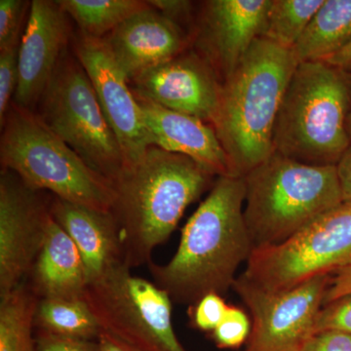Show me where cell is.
<instances>
[{
    "label": "cell",
    "instance_id": "cell-24",
    "mask_svg": "<svg viewBox=\"0 0 351 351\" xmlns=\"http://www.w3.org/2000/svg\"><path fill=\"white\" fill-rule=\"evenodd\" d=\"M324 0H272L263 38L294 48Z\"/></svg>",
    "mask_w": 351,
    "mask_h": 351
},
{
    "label": "cell",
    "instance_id": "cell-27",
    "mask_svg": "<svg viewBox=\"0 0 351 351\" xmlns=\"http://www.w3.org/2000/svg\"><path fill=\"white\" fill-rule=\"evenodd\" d=\"M250 332V320L244 311L228 306L223 321L213 331V338L219 348H237L248 339Z\"/></svg>",
    "mask_w": 351,
    "mask_h": 351
},
{
    "label": "cell",
    "instance_id": "cell-14",
    "mask_svg": "<svg viewBox=\"0 0 351 351\" xmlns=\"http://www.w3.org/2000/svg\"><path fill=\"white\" fill-rule=\"evenodd\" d=\"M272 0H209L198 15L197 53L223 83L256 39L263 38Z\"/></svg>",
    "mask_w": 351,
    "mask_h": 351
},
{
    "label": "cell",
    "instance_id": "cell-28",
    "mask_svg": "<svg viewBox=\"0 0 351 351\" xmlns=\"http://www.w3.org/2000/svg\"><path fill=\"white\" fill-rule=\"evenodd\" d=\"M228 308L221 295H206L191 306V323L201 331L213 332L223 321Z\"/></svg>",
    "mask_w": 351,
    "mask_h": 351
},
{
    "label": "cell",
    "instance_id": "cell-25",
    "mask_svg": "<svg viewBox=\"0 0 351 351\" xmlns=\"http://www.w3.org/2000/svg\"><path fill=\"white\" fill-rule=\"evenodd\" d=\"M31 5L32 2L24 0L0 1V50L20 45Z\"/></svg>",
    "mask_w": 351,
    "mask_h": 351
},
{
    "label": "cell",
    "instance_id": "cell-2",
    "mask_svg": "<svg viewBox=\"0 0 351 351\" xmlns=\"http://www.w3.org/2000/svg\"><path fill=\"white\" fill-rule=\"evenodd\" d=\"M214 176L182 154L152 147L112 182L110 213L119 226L124 265H151L152 253L174 232L184 210Z\"/></svg>",
    "mask_w": 351,
    "mask_h": 351
},
{
    "label": "cell",
    "instance_id": "cell-9",
    "mask_svg": "<svg viewBox=\"0 0 351 351\" xmlns=\"http://www.w3.org/2000/svg\"><path fill=\"white\" fill-rule=\"evenodd\" d=\"M131 270L120 265L85 289L101 331L140 351H186L173 328L169 295Z\"/></svg>",
    "mask_w": 351,
    "mask_h": 351
},
{
    "label": "cell",
    "instance_id": "cell-31",
    "mask_svg": "<svg viewBox=\"0 0 351 351\" xmlns=\"http://www.w3.org/2000/svg\"><path fill=\"white\" fill-rule=\"evenodd\" d=\"M300 351H351V335L339 331L315 332Z\"/></svg>",
    "mask_w": 351,
    "mask_h": 351
},
{
    "label": "cell",
    "instance_id": "cell-8",
    "mask_svg": "<svg viewBox=\"0 0 351 351\" xmlns=\"http://www.w3.org/2000/svg\"><path fill=\"white\" fill-rule=\"evenodd\" d=\"M351 265V201H343L274 246L252 251L242 278L282 292Z\"/></svg>",
    "mask_w": 351,
    "mask_h": 351
},
{
    "label": "cell",
    "instance_id": "cell-4",
    "mask_svg": "<svg viewBox=\"0 0 351 351\" xmlns=\"http://www.w3.org/2000/svg\"><path fill=\"white\" fill-rule=\"evenodd\" d=\"M351 71L324 61L295 68L274 126V152L298 162L337 166L351 141Z\"/></svg>",
    "mask_w": 351,
    "mask_h": 351
},
{
    "label": "cell",
    "instance_id": "cell-35",
    "mask_svg": "<svg viewBox=\"0 0 351 351\" xmlns=\"http://www.w3.org/2000/svg\"><path fill=\"white\" fill-rule=\"evenodd\" d=\"M98 341L100 351H140L107 332H101Z\"/></svg>",
    "mask_w": 351,
    "mask_h": 351
},
{
    "label": "cell",
    "instance_id": "cell-23",
    "mask_svg": "<svg viewBox=\"0 0 351 351\" xmlns=\"http://www.w3.org/2000/svg\"><path fill=\"white\" fill-rule=\"evenodd\" d=\"M58 3L80 32L97 38H105L132 16L151 7L142 0H60Z\"/></svg>",
    "mask_w": 351,
    "mask_h": 351
},
{
    "label": "cell",
    "instance_id": "cell-30",
    "mask_svg": "<svg viewBox=\"0 0 351 351\" xmlns=\"http://www.w3.org/2000/svg\"><path fill=\"white\" fill-rule=\"evenodd\" d=\"M36 341L38 351H100L98 339L68 338L38 332Z\"/></svg>",
    "mask_w": 351,
    "mask_h": 351
},
{
    "label": "cell",
    "instance_id": "cell-26",
    "mask_svg": "<svg viewBox=\"0 0 351 351\" xmlns=\"http://www.w3.org/2000/svg\"><path fill=\"white\" fill-rule=\"evenodd\" d=\"M19 47L0 50V126L13 104L19 82Z\"/></svg>",
    "mask_w": 351,
    "mask_h": 351
},
{
    "label": "cell",
    "instance_id": "cell-20",
    "mask_svg": "<svg viewBox=\"0 0 351 351\" xmlns=\"http://www.w3.org/2000/svg\"><path fill=\"white\" fill-rule=\"evenodd\" d=\"M351 41V0H324L293 52L298 63L324 61Z\"/></svg>",
    "mask_w": 351,
    "mask_h": 351
},
{
    "label": "cell",
    "instance_id": "cell-10",
    "mask_svg": "<svg viewBox=\"0 0 351 351\" xmlns=\"http://www.w3.org/2000/svg\"><path fill=\"white\" fill-rule=\"evenodd\" d=\"M331 276L314 277L282 292H267L241 276L232 288L250 311L253 324L242 351H300L315 332Z\"/></svg>",
    "mask_w": 351,
    "mask_h": 351
},
{
    "label": "cell",
    "instance_id": "cell-32",
    "mask_svg": "<svg viewBox=\"0 0 351 351\" xmlns=\"http://www.w3.org/2000/svg\"><path fill=\"white\" fill-rule=\"evenodd\" d=\"M149 2L152 8L156 9L168 19L182 27L191 22L193 14V3L186 0H152Z\"/></svg>",
    "mask_w": 351,
    "mask_h": 351
},
{
    "label": "cell",
    "instance_id": "cell-15",
    "mask_svg": "<svg viewBox=\"0 0 351 351\" xmlns=\"http://www.w3.org/2000/svg\"><path fill=\"white\" fill-rule=\"evenodd\" d=\"M71 36L58 1L34 0L19 47V82L13 103L36 112Z\"/></svg>",
    "mask_w": 351,
    "mask_h": 351
},
{
    "label": "cell",
    "instance_id": "cell-11",
    "mask_svg": "<svg viewBox=\"0 0 351 351\" xmlns=\"http://www.w3.org/2000/svg\"><path fill=\"white\" fill-rule=\"evenodd\" d=\"M51 200L12 171L0 173V298L29 276L45 239Z\"/></svg>",
    "mask_w": 351,
    "mask_h": 351
},
{
    "label": "cell",
    "instance_id": "cell-13",
    "mask_svg": "<svg viewBox=\"0 0 351 351\" xmlns=\"http://www.w3.org/2000/svg\"><path fill=\"white\" fill-rule=\"evenodd\" d=\"M136 96L175 112L213 124L218 113L221 82L213 68L195 51H184L169 61L131 80Z\"/></svg>",
    "mask_w": 351,
    "mask_h": 351
},
{
    "label": "cell",
    "instance_id": "cell-29",
    "mask_svg": "<svg viewBox=\"0 0 351 351\" xmlns=\"http://www.w3.org/2000/svg\"><path fill=\"white\" fill-rule=\"evenodd\" d=\"M339 331L351 335V294L325 304L315 323V332Z\"/></svg>",
    "mask_w": 351,
    "mask_h": 351
},
{
    "label": "cell",
    "instance_id": "cell-21",
    "mask_svg": "<svg viewBox=\"0 0 351 351\" xmlns=\"http://www.w3.org/2000/svg\"><path fill=\"white\" fill-rule=\"evenodd\" d=\"M34 328L38 332L82 339H98L101 332L83 298L39 299Z\"/></svg>",
    "mask_w": 351,
    "mask_h": 351
},
{
    "label": "cell",
    "instance_id": "cell-16",
    "mask_svg": "<svg viewBox=\"0 0 351 351\" xmlns=\"http://www.w3.org/2000/svg\"><path fill=\"white\" fill-rule=\"evenodd\" d=\"M105 40L129 82L182 54L189 44L184 29L152 6L122 23Z\"/></svg>",
    "mask_w": 351,
    "mask_h": 351
},
{
    "label": "cell",
    "instance_id": "cell-1",
    "mask_svg": "<svg viewBox=\"0 0 351 351\" xmlns=\"http://www.w3.org/2000/svg\"><path fill=\"white\" fill-rule=\"evenodd\" d=\"M243 178L219 177L182 228L178 250L165 265L149 267L154 282L172 302L193 306L206 295L232 288L253 245L245 225Z\"/></svg>",
    "mask_w": 351,
    "mask_h": 351
},
{
    "label": "cell",
    "instance_id": "cell-37",
    "mask_svg": "<svg viewBox=\"0 0 351 351\" xmlns=\"http://www.w3.org/2000/svg\"><path fill=\"white\" fill-rule=\"evenodd\" d=\"M346 130H348V134L351 141V110L350 114H348V120H346Z\"/></svg>",
    "mask_w": 351,
    "mask_h": 351
},
{
    "label": "cell",
    "instance_id": "cell-5",
    "mask_svg": "<svg viewBox=\"0 0 351 351\" xmlns=\"http://www.w3.org/2000/svg\"><path fill=\"white\" fill-rule=\"evenodd\" d=\"M243 179L253 250L282 243L343 202L337 166L308 165L277 152Z\"/></svg>",
    "mask_w": 351,
    "mask_h": 351
},
{
    "label": "cell",
    "instance_id": "cell-18",
    "mask_svg": "<svg viewBox=\"0 0 351 351\" xmlns=\"http://www.w3.org/2000/svg\"><path fill=\"white\" fill-rule=\"evenodd\" d=\"M50 212L80 252L88 284L124 265L119 226L110 212L75 204L55 196L51 199Z\"/></svg>",
    "mask_w": 351,
    "mask_h": 351
},
{
    "label": "cell",
    "instance_id": "cell-3",
    "mask_svg": "<svg viewBox=\"0 0 351 351\" xmlns=\"http://www.w3.org/2000/svg\"><path fill=\"white\" fill-rule=\"evenodd\" d=\"M298 64L292 49L258 38L221 83L212 126L228 156L230 177H245L274 154L277 114Z\"/></svg>",
    "mask_w": 351,
    "mask_h": 351
},
{
    "label": "cell",
    "instance_id": "cell-33",
    "mask_svg": "<svg viewBox=\"0 0 351 351\" xmlns=\"http://www.w3.org/2000/svg\"><path fill=\"white\" fill-rule=\"evenodd\" d=\"M351 294V265L343 267L331 276L329 286L325 294L323 306L336 301L339 298Z\"/></svg>",
    "mask_w": 351,
    "mask_h": 351
},
{
    "label": "cell",
    "instance_id": "cell-17",
    "mask_svg": "<svg viewBox=\"0 0 351 351\" xmlns=\"http://www.w3.org/2000/svg\"><path fill=\"white\" fill-rule=\"evenodd\" d=\"M135 97L154 147L188 156L213 176L230 175L228 156L211 124Z\"/></svg>",
    "mask_w": 351,
    "mask_h": 351
},
{
    "label": "cell",
    "instance_id": "cell-6",
    "mask_svg": "<svg viewBox=\"0 0 351 351\" xmlns=\"http://www.w3.org/2000/svg\"><path fill=\"white\" fill-rule=\"evenodd\" d=\"M1 130L2 169L12 171L36 191L110 212L114 196L112 182L90 168L36 112L13 103Z\"/></svg>",
    "mask_w": 351,
    "mask_h": 351
},
{
    "label": "cell",
    "instance_id": "cell-12",
    "mask_svg": "<svg viewBox=\"0 0 351 351\" xmlns=\"http://www.w3.org/2000/svg\"><path fill=\"white\" fill-rule=\"evenodd\" d=\"M73 52L86 71L108 123L119 140L125 167L137 163L154 145L135 94L105 38L80 32L73 36Z\"/></svg>",
    "mask_w": 351,
    "mask_h": 351
},
{
    "label": "cell",
    "instance_id": "cell-36",
    "mask_svg": "<svg viewBox=\"0 0 351 351\" xmlns=\"http://www.w3.org/2000/svg\"><path fill=\"white\" fill-rule=\"evenodd\" d=\"M324 62L337 68L351 71V41L338 52L325 59Z\"/></svg>",
    "mask_w": 351,
    "mask_h": 351
},
{
    "label": "cell",
    "instance_id": "cell-7",
    "mask_svg": "<svg viewBox=\"0 0 351 351\" xmlns=\"http://www.w3.org/2000/svg\"><path fill=\"white\" fill-rule=\"evenodd\" d=\"M34 112L108 181H114L125 167L119 140L73 52L66 49L62 55Z\"/></svg>",
    "mask_w": 351,
    "mask_h": 351
},
{
    "label": "cell",
    "instance_id": "cell-34",
    "mask_svg": "<svg viewBox=\"0 0 351 351\" xmlns=\"http://www.w3.org/2000/svg\"><path fill=\"white\" fill-rule=\"evenodd\" d=\"M343 201H351V145L337 165Z\"/></svg>",
    "mask_w": 351,
    "mask_h": 351
},
{
    "label": "cell",
    "instance_id": "cell-19",
    "mask_svg": "<svg viewBox=\"0 0 351 351\" xmlns=\"http://www.w3.org/2000/svg\"><path fill=\"white\" fill-rule=\"evenodd\" d=\"M27 278L38 299L83 298L87 287L80 252L52 215L43 247Z\"/></svg>",
    "mask_w": 351,
    "mask_h": 351
},
{
    "label": "cell",
    "instance_id": "cell-22",
    "mask_svg": "<svg viewBox=\"0 0 351 351\" xmlns=\"http://www.w3.org/2000/svg\"><path fill=\"white\" fill-rule=\"evenodd\" d=\"M38 300L25 280L0 298V351H38L34 314Z\"/></svg>",
    "mask_w": 351,
    "mask_h": 351
}]
</instances>
